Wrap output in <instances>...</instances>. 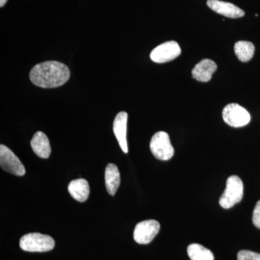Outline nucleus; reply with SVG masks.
<instances>
[{"mask_svg": "<svg viewBox=\"0 0 260 260\" xmlns=\"http://www.w3.org/2000/svg\"><path fill=\"white\" fill-rule=\"evenodd\" d=\"M68 67L56 61H48L35 65L30 70V79L34 85L44 88H57L70 79Z\"/></svg>", "mask_w": 260, "mask_h": 260, "instance_id": "1", "label": "nucleus"}, {"mask_svg": "<svg viewBox=\"0 0 260 260\" xmlns=\"http://www.w3.org/2000/svg\"><path fill=\"white\" fill-rule=\"evenodd\" d=\"M55 242L50 236L39 233L25 234L20 240V246L23 251L30 252H45L52 250Z\"/></svg>", "mask_w": 260, "mask_h": 260, "instance_id": "2", "label": "nucleus"}, {"mask_svg": "<svg viewBox=\"0 0 260 260\" xmlns=\"http://www.w3.org/2000/svg\"><path fill=\"white\" fill-rule=\"evenodd\" d=\"M244 194V184L242 179L237 176L228 178L226 187L219 199V204L224 209L232 208L240 203Z\"/></svg>", "mask_w": 260, "mask_h": 260, "instance_id": "3", "label": "nucleus"}, {"mask_svg": "<svg viewBox=\"0 0 260 260\" xmlns=\"http://www.w3.org/2000/svg\"><path fill=\"white\" fill-rule=\"evenodd\" d=\"M150 151L160 160H169L174 154L169 135L165 132H158L152 137L150 143Z\"/></svg>", "mask_w": 260, "mask_h": 260, "instance_id": "4", "label": "nucleus"}, {"mask_svg": "<svg viewBox=\"0 0 260 260\" xmlns=\"http://www.w3.org/2000/svg\"><path fill=\"white\" fill-rule=\"evenodd\" d=\"M222 115L224 121L233 127L246 126L251 120V116L248 111L238 104H228L224 108Z\"/></svg>", "mask_w": 260, "mask_h": 260, "instance_id": "5", "label": "nucleus"}, {"mask_svg": "<svg viewBox=\"0 0 260 260\" xmlns=\"http://www.w3.org/2000/svg\"><path fill=\"white\" fill-rule=\"evenodd\" d=\"M0 166L5 172L13 175H25V169L20 159L5 145H0Z\"/></svg>", "mask_w": 260, "mask_h": 260, "instance_id": "6", "label": "nucleus"}, {"mask_svg": "<svg viewBox=\"0 0 260 260\" xmlns=\"http://www.w3.org/2000/svg\"><path fill=\"white\" fill-rule=\"evenodd\" d=\"M160 225L157 220H147L140 222L135 228L133 237L140 244H148L153 240L160 231Z\"/></svg>", "mask_w": 260, "mask_h": 260, "instance_id": "7", "label": "nucleus"}, {"mask_svg": "<svg viewBox=\"0 0 260 260\" xmlns=\"http://www.w3.org/2000/svg\"><path fill=\"white\" fill-rule=\"evenodd\" d=\"M181 53V48L178 43L171 41L155 47L150 53V57L154 62L165 63L174 60Z\"/></svg>", "mask_w": 260, "mask_h": 260, "instance_id": "8", "label": "nucleus"}, {"mask_svg": "<svg viewBox=\"0 0 260 260\" xmlns=\"http://www.w3.org/2000/svg\"><path fill=\"white\" fill-rule=\"evenodd\" d=\"M207 5L210 9L218 14L230 18H239L244 16V12L232 3L220 0H208Z\"/></svg>", "mask_w": 260, "mask_h": 260, "instance_id": "9", "label": "nucleus"}, {"mask_svg": "<svg viewBox=\"0 0 260 260\" xmlns=\"http://www.w3.org/2000/svg\"><path fill=\"white\" fill-rule=\"evenodd\" d=\"M128 114L125 112H121L116 116L113 124V130L119 146L124 153H128L127 142H126V124Z\"/></svg>", "mask_w": 260, "mask_h": 260, "instance_id": "10", "label": "nucleus"}, {"mask_svg": "<svg viewBox=\"0 0 260 260\" xmlns=\"http://www.w3.org/2000/svg\"><path fill=\"white\" fill-rule=\"evenodd\" d=\"M217 68L218 67L216 63L211 59H203L193 68L191 71L192 78L198 81L206 83L211 80L212 76L216 71Z\"/></svg>", "mask_w": 260, "mask_h": 260, "instance_id": "11", "label": "nucleus"}, {"mask_svg": "<svg viewBox=\"0 0 260 260\" xmlns=\"http://www.w3.org/2000/svg\"><path fill=\"white\" fill-rule=\"evenodd\" d=\"M30 145L34 153L42 158H48L50 156L51 145L49 138L42 132H37L32 137Z\"/></svg>", "mask_w": 260, "mask_h": 260, "instance_id": "12", "label": "nucleus"}, {"mask_svg": "<svg viewBox=\"0 0 260 260\" xmlns=\"http://www.w3.org/2000/svg\"><path fill=\"white\" fill-rule=\"evenodd\" d=\"M68 191L77 201L80 203L86 201L90 194V186L88 181L84 179L72 181L68 185Z\"/></svg>", "mask_w": 260, "mask_h": 260, "instance_id": "13", "label": "nucleus"}, {"mask_svg": "<svg viewBox=\"0 0 260 260\" xmlns=\"http://www.w3.org/2000/svg\"><path fill=\"white\" fill-rule=\"evenodd\" d=\"M105 183L108 192L114 196L120 184V173L115 164H108L106 168Z\"/></svg>", "mask_w": 260, "mask_h": 260, "instance_id": "14", "label": "nucleus"}, {"mask_svg": "<svg viewBox=\"0 0 260 260\" xmlns=\"http://www.w3.org/2000/svg\"><path fill=\"white\" fill-rule=\"evenodd\" d=\"M254 44L251 42H246V41H240L236 43L234 45V51L238 59L242 62H247L252 59L254 56Z\"/></svg>", "mask_w": 260, "mask_h": 260, "instance_id": "15", "label": "nucleus"}, {"mask_svg": "<svg viewBox=\"0 0 260 260\" xmlns=\"http://www.w3.org/2000/svg\"><path fill=\"white\" fill-rule=\"evenodd\" d=\"M191 260H214L213 252L199 244H191L187 247Z\"/></svg>", "mask_w": 260, "mask_h": 260, "instance_id": "16", "label": "nucleus"}, {"mask_svg": "<svg viewBox=\"0 0 260 260\" xmlns=\"http://www.w3.org/2000/svg\"><path fill=\"white\" fill-rule=\"evenodd\" d=\"M237 260H260V254L249 250L239 251Z\"/></svg>", "mask_w": 260, "mask_h": 260, "instance_id": "17", "label": "nucleus"}, {"mask_svg": "<svg viewBox=\"0 0 260 260\" xmlns=\"http://www.w3.org/2000/svg\"><path fill=\"white\" fill-rule=\"evenodd\" d=\"M253 224L260 229V200L256 203L252 215Z\"/></svg>", "mask_w": 260, "mask_h": 260, "instance_id": "18", "label": "nucleus"}, {"mask_svg": "<svg viewBox=\"0 0 260 260\" xmlns=\"http://www.w3.org/2000/svg\"><path fill=\"white\" fill-rule=\"evenodd\" d=\"M7 2H8V0H0V7H1V8L4 7Z\"/></svg>", "mask_w": 260, "mask_h": 260, "instance_id": "19", "label": "nucleus"}]
</instances>
